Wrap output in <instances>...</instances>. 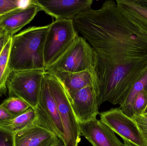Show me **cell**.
I'll use <instances>...</instances> for the list:
<instances>
[{
    "instance_id": "cell-1",
    "label": "cell",
    "mask_w": 147,
    "mask_h": 146,
    "mask_svg": "<svg viewBox=\"0 0 147 146\" xmlns=\"http://www.w3.org/2000/svg\"><path fill=\"white\" fill-rule=\"evenodd\" d=\"M95 55L92 85L98 107L121 106L147 69V34L126 19L115 1H106L73 20Z\"/></svg>"
},
{
    "instance_id": "cell-2",
    "label": "cell",
    "mask_w": 147,
    "mask_h": 146,
    "mask_svg": "<svg viewBox=\"0 0 147 146\" xmlns=\"http://www.w3.org/2000/svg\"><path fill=\"white\" fill-rule=\"evenodd\" d=\"M49 25L32 26L12 37L9 64L12 72L45 69L44 51Z\"/></svg>"
},
{
    "instance_id": "cell-3",
    "label": "cell",
    "mask_w": 147,
    "mask_h": 146,
    "mask_svg": "<svg viewBox=\"0 0 147 146\" xmlns=\"http://www.w3.org/2000/svg\"><path fill=\"white\" fill-rule=\"evenodd\" d=\"M50 91L56 102L64 132V146H78L81 141L79 125L69 94L59 79L45 72Z\"/></svg>"
},
{
    "instance_id": "cell-4",
    "label": "cell",
    "mask_w": 147,
    "mask_h": 146,
    "mask_svg": "<svg viewBox=\"0 0 147 146\" xmlns=\"http://www.w3.org/2000/svg\"><path fill=\"white\" fill-rule=\"evenodd\" d=\"M79 36L73 20H56L49 24L44 45L45 69L57 62Z\"/></svg>"
},
{
    "instance_id": "cell-5",
    "label": "cell",
    "mask_w": 147,
    "mask_h": 146,
    "mask_svg": "<svg viewBox=\"0 0 147 146\" xmlns=\"http://www.w3.org/2000/svg\"><path fill=\"white\" fill-rule=\"evenodd\" d=\"M94 64L95 55L92 48L84 38L79 36L68 51L45 71L51 73L87 71L92 75Z\"/></svg>"
},
{
    "instance_id": "cell-6",
    "label": "cell",
    "mask_w": 147,
    "mask_h": 146,
    "mask_svg": "<svg viewBox=\"0 0 147 146\" xmlns=\"http://www.w3.org/2000/svg\"><path fill=\"white\" fill-rule=\"evenodd\" d=\"M45 69L12 72L7 83L9 97H16L35 109Z\"/></svg>"
},
{
    "instance_id": "cell-7",
    "label": "cell",
    "mask_w": 147,
    "mask_h": 146,
    "mask_svg": "<svg viewBox=\"0 0 147 146\" xmlns=\"http://www.w3.org/2000/svg\"><path fill=\"white\" fill-rule=\"evenodd\" d=\"M34 110L36 113L35 123L54 133L63 143L64 132L63 123L45 73L42 79L38 105Z\"/></svg>"
},
{
    "instance_id": "cell-8",
    "label": "cell",
    "mask_w": 147,
    "mask_h": 146,
    "mask_svg": "<svg viewBox=\"0 0 147 146\" xmlns=\"http://www.w3.org/2000/svg\"><path fill=\"white\" fill-rule=\"evenodd\" d=\"M99 115L100 121L119 135L124 143L132 146H147L135 120L124 114L120 108L112 109Z\"/></svg>"
},
{
    "instance_id": "cell-9",
    "label": "cell",
    "mask_w": 147,
    "mask_h": 146,
    "mask_svg": "<svg viewBox=\"0 0 147 146\" xmlns=\"http://www.w3.org/2000/svg\"><path fill=\"white\" fill-rule=\"evenodd\" d=\"M35 5L56 20H74L91 8L92 0H34Z\"/></svg>"
},
{
    "instance_id": "cell-10",
    "label": "cell",
    "mask_w": 147,
    "mask_h": 146,
    "mask_svg": "<svg viewBox=\"0 0 147 146\" xmlns=\"http://www.w3.org/2000/svg\"><path fill=\"white\" fill-rule=\"evenodd\" d=\"M78 123L81 136H84L93 146H126L115 132L100 120L96 118Z\"/></svg>"
},
{
    "instance_id": "cell-11",
    "label": "cell",
    "mask_w": 147,
    "mask_h": 146,
    "mask_svg": "<svg viewBox=\"0 0 147 146\" xmlns=\"http://www.w3.org/2000/svg\"><path fill=\"white\" fill-rule=\"evenodd\" d=\"M71 101L78 122H87L96 119L99 114L97 96L92 85L78 91Z\"/></svg>"
},
{
    "instance_id": "cell-12",
    "label": "cell",
    "mask_w": 147,
    "mask_h": 146,
    "mask_svg": "<svg viewBox=\"0 0 147 146\" xmlns=\"http://www.w3.org/2000/svg\"><path fill=\"white\" fill-rule=\"evenodd\" d=\"M60 141L54 133L35 123L14 133L15 146H53Z\"/></svg>"
},
{
    "instance_id": "cell-13",
    "label": "cell",
    "mask_w": 147,
    "mask_h": 146,
    "mask_svg": "<svg viewBox=\"0 0 147 146\" xmlns=\"http://www.w3.org/2000/svg\"><path fill=\"white\" fill-rule=\"evenodd\" d=\"M40 8L34 4L16 9L0 17V27L13 37L22 27L30 23Z\"/></svg>"
},
{
    "instance_id": "cell-14",
    "label": "cell",
    "mask_w": 147,
    "mask_h": 146,
    "mask_svg": "<svg viewBox=\"0 0 147 146\" xmlns=\"http://www.w3.org/2000/svg\"><path fill=\"white\" fill-rule=\"evenodd\" d=\"M121 13L129 22L147 34V8L137 0H116Z\"/></svg>"
},
{
    "instance_id": "cell-15",
    "label": "cell",
    "mask_w": 147,
    "mask_h": 146,
    "mask_svg": "<svg viewBox=\"0 0 147 146\" xmlns=\"http://www.w3.org/2000/svg\"><path fill=\"white\" fill-rule=\"evenodd\" d=\"M51 73L55 75L63 85L71 100L77 92L92 85L93 83L92 75L87 71L77 73L56 72Z\"/></svg>"
},
{
    "instance_id": "cell-16",
    "label": "cell",
    "mask_w": 147,
    "mask_h": 146,
    "mask_svg": "<svg viewBox=\"0 0 147 146\" xmlns=\"http://www.w3.org/2000/svg\"><path fill=\"white\" fill-rule=\"evenodd\" d=\"M36 113L32 108L12 120L0 123V127L13 133L21 131L35 123Z\"/></svg>"
},
{
    "instance_id": "cell-17",
    "label": "cell",
    "mask_w": 147,
    "mask_h": 146,
    "mask_svg": "<svg viewBox=\"0 0 147 146\" xmlns=\"http://www.w3.org/2000/svg\"><path fill=\"white\" fill-rule=\"evenodd\" d=\"M12 37L9 38L0 54V97L7 93V83L12 73L9 67V59Z\"/></svg>"
},
{
    "instance_id": "cell-18",
    "label": "cell",
    "mask_w": 147,
    "mask_h": 146,
    "mask_svg": "<svg viewBox=\"0 0 147 146\" xmlns=\"http://www.w3.org/2000/svg\"><path fill=\"white\" fill-rule=\"evenodd\" d=\"M144 90L147 91V69L143 76L133 87L126 102L120 106V109L124 114L130 117H133V102L136 96Z\"/></svg>"
},
{
    "instance_id": "cell-19",
    "label": "cell",
    "mask_w": 147,
    "mask_h": 146,
    "mask_svg": "<svg viewBox=\"0 0 147 146\" xmlns=\"http://www.w3.org/2000/svg\"><path fill=\"white\" fill-rule=\"evenodd\" d=\"M0 105L7 110L14 118L24 114L31 108L26 102L13 97H9Z\"/></svg>"
},
{
    "instance_id": "cell-20",
    "label": "cell",
    "mask_w": 147,
    "mask_h": 146,
    "mask_svg": "<svg viewBox=\"0 0 147 146\" xmlns=\"http://www.w3.org/2000/svg\"><path fill=\"white\" fill-rule=\"evenodd\" d=\"M32 4V0H0V15L2 16L18 8Z\"/></svg>"
},
{
    "instance_id": "cell-21",
    "label": "cell",
    "mask_w": 147,
    "mask_h": 146,
    "mask_svg": "<svg viewBox=\"0 0 147 146\" xmlns=\"http://www.w3.org/2000/svg\"><path fill=\"white\" fill-rule=\"evenodd\" d=\"M147 105V91H142L136 96L133 104L134 116L142 115Z\"/></svg>"
},
{
    "instance_id": "cell-22",
    "label": "cell",
    "mask_w": 147,
    "mask_h": 146,
    "mask_svg": "<svg viewBox=\"0 0 147 146\" xmlns=\"http://www.w3.org/2000/svg\"><path fill=\"white\" fill-rule=\"evenodd\" d=\"M0 146H15L14 133L0 127Z\"/></svg>"
},
{
    "instance_id": "cell-23",
    "label": "cell",
    "mask_w": 147,
    "mask_h": 146,
    "mask_svg": "<svg viewBox=\"0 0 147 146\" xmlns=\"http://www.w3.org/2000/svg\"><path fill=\"white\" fill-rule=\"evenodd\" d=\"M135 121L144 138L147 143V117L144 116H134L132 117Z\"/></svg>"
},
{
    "instance_id": "cell-24",
    "label": "cell",
    "mask_w": 147,
    "mask_h": 146,
    "mask_svg": "<svg viewBox=\"0 0 147 146\" xmlns=\"http://www.w3.org/2000/svg\"><path fill=\"white\" fill-rule=\"evenodd\" d=\"M14 118L8 111L0 105V123L4 122Z\"/></svg>"
},
{
    "instance_id": "cell-25",
    "label": "cell",
    "mask_w": 147,
    "mask_h": 146,
    "mask_svg": "<svg viewBox=\"0 0 147 146\" xmlns=\"http://www.w3.org/2000/svg\"><path fill=\"white\" fill-rule=\"evenodd\" d=\"M11 37L6 32L3 33L0 36V54L1 53L8 40Z\"/></svg>"
},
{
    "instance_id": "cell-26",
    "label": "cell",
    "mask_w": 147,
    "mask_h": 146,
    "mask_svg": "<svg viewBox=\"0 0 147 146\" xmlns=\"http://www.w3.org/2000/svg\"><path fill=\"white\" fill-rule=\"evenodd\" d=\"M137 1L142 6L147 8V0H137Z\"/></svg>"
},
{
    "instance_id": "cell-27",
    "label": "cell",
    "mask_w": 147,
    "mask_h": 146,
    "mask_svg": "<svg viewBox=\"0 0 147 146\" xmlns=\"http://www.w3.org/2000/svg\"><path fill=\"white\" fill-rule=\"evenodd\" d=\"M142 115L144 116L147 117V105L146 107V109H145V110L143 111V113H142Z\"/></svg>"
},
{
    "instance_id": "cell-28",
    "label": "cell",
    "mask_w": 147,
    "mask_h": 146,
    "mask_svg": "<svg viewBox=\"0 0 147 146\" xmlns=\"http://www.w3.org/2000/svg\"><path fill=\"white\" fill-rule=\"evenodd\" d=\"M5 32H6V31H5V30L3 29V28L0 27V36L2 35L3 33H4Z\"/></svg>"
},
{
    "instance_id": "cell-29",
    "label": "cell",
    "mask_w": 147,
    "mask_h": 146,
    "mask_svg": "<svg viewBox=\"0 0 147 146\" xmlns=\"http://www.w3.org/2000/svg\"><path fill=\"white\" fill-rule=\"evenodd\" d=\"M61 141H60V142H59V143H58V144H57V145H55L53 146H64V145L63 143V144H62V143H61Z\"/></svg>"
},
{
    "instance_id": "cell-30",
    "label": "cell",
    "mask_w": 147,
    "mask_h": 146,
    "mask_svg": "<svg viewBox=\"0 0 147 146\" xmlns=\"http://www.w3.org/2000/svg\"><path fill=\"white\" fill-rule=\"evenodd\" d=\"M124 145H125L126 146H132L131 145H128V144H126V143H124Z\"/></svg>"
},
{
    "instance_id": "cell-31",
    "label": "cell",
    "mask_w": 147,
    "mask_h": 146,
    "mask_svg": "<svg viewBox=\"0 0 147 146\" xmlns=\"http://www.w3.org/2000/svg\"><path fill=\"white\" fill-rule=\"evenodd\" d=\"M1 17V15H0V17Z\"/></svg>"
}]
</instances>
